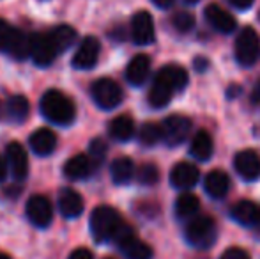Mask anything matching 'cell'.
<instances>
[{"instance_id": "3", "label": "cell", "mask_w": 260, "mask_h": 259, "mask_svg": "<svg viewBox=\"0 0 260 259\" xmlns=\"http://www.w3.org/2000/svg\"><path fill=\"white\" fill-rule=\"evenodd\" d=\"M126 224L119 211L110 206H98L90 213V233L92 238L100 243L113 242L115 235L120 231V227Z\"/></svg>"}, {"instance_id": "44", "label": "cell", "mask_w": 260, "mask_h": 259, "mask_svg": "<svg viewBox=\"0 0 260 259\" xmlns=\"http://www.w3.org/2000/svg\"><path fill=\"white\" fill-rule=\"evenodd\" d=\"M186 2H189V4H197L199 0H186Z\"/></svg>"}, {"instance_id": "24", "label": "cell", "mask_w": 260, "mask_h": 259, "mask_svg": "<svg viewBox=\"0 0 260 259\" xmlns=\"http://www.w3.org/2000/svg\"><path fill=\"white\" fill-rule=\"evenodd\" d=\"M108 133L113 140H119V142H127L129 138H133L135 135V121L131 116L122 114V116H117L115 119H112L108 126Z\"/></svg>"}, {"instance_id": "11", "label": "cell", "mask_w": 260, "mask_h": 259, "mask_svg": "<svg viewBox=\"0 0 260 259\" xmlns=\"http://www.w3.org/2000/svg\"><path fill=\"white\" fill-rule=\"evenodd\" d=\"M27 217L36 227H48L53 218V208L48 197L32 195L27 200Z\"/></svg>"}, {"instance_id": "31", "label": "cell", "mask_w": 260, "mask_h": 259, "mask_svg": "<svg viewBox=\"0 0 260 259\" xmlns=\"http://www.w3.org/2000/svg\"><path fill=\"white\" fill-rule=\"evenodd\" d=\"M172 25L179 32H189L195 27V16L188 11H179L172 16Z\"/></svg>"}, {"instance_id": "4", "label": "cell", "mask_w": 260, "mask_h": 259, "mask_svg": "<svg viewBox=\"0 0 260 259\" xmlns=\"http://www.w3.org/2000/svg\"><path fill=\"white\" fill-rule=\"evenodd\" d=\"M186 240L195 249H209L216 242V225L211 217H193L186 225Z\"/></svg>"}, {"instance_id": "30", "label": "cell", "mask_w": 260, "mask_h": 259, "mask_svg": "<svg viewBox=\"0 0 260 259\" xmlns=\"http://www.w3.org/2000/svg\"><path fill=\"white\" fill-rule=\"evenodd\" d=\"M138 140L142 146H156L159 140H163V128L157 123H145L144 126L138 131Z\"/></svg>"}, {"instance_id": "20", "label": "cell", "mask_w": 260, "mask_h": 259, "mask_svg": "<svg viewBox=\"0 0 260 259\" xmlns=\"http://www.w3.org/2000/svg\"><path fill=\"white\" fill-rule=\"evenodd\" d=\"M58 210L66 218H76L83 211V199L73 188H64L58 194Z\"/></svg>"}, {"instance_id": "15", "label": "cell", "mask_w": 260, "mask_h": 259, "mask_svg": "<svg viewBox=\"0 0 260 259\" xmlns=\"http://www.w3.org/2000/svg\"><path fill=\"white\" fill-rule=\"evenodd\" d=\"M200 180V170L197 165L189 162H181L172 169L170 172V183L179 190H189L193 188Z\"/></svg>"}, {"instance_id": "1", "label": "cell", "mask_w": 260, "mask_h": 259, "mask_svg": "<svg viewBox=\"0 0 260 259\" xmlns=\"http://www.w3.org/2000/svg\"><path fill=\"white\" fill-rule=\"evenodd\" d=\"M188 85V73L182 66L168 64L157 71L154 76V82L149 91V103L154 108H163L168 105L175 93L182 91Z\"/></svg>"}, {"instance_id": "21", "label": "cell", "mask_w": 260, "mask_h": 259, "mask_svg": "<svg viewBox=\"0 0 260 259\" xmlns=\"http://www.w3.org/2000/svg\"><path fill=\"white\" fill-rule=\"evenodd\" d=\"M204 188H206V192L211 197L221 199V197H225L226 192H229L230 180L225 170H221V169L211 170V172H207V176L204 178Z\"/></svg>"}, {"instance_id": "9", "label": "cell", "mask_w": 260, "mask_h": 259, "mask_svg": "<svg viewBox=\"0 0 260 259\" xmlns=\"http://www.w3.org/2000/svg\"><path fill=\"white\" fill-rule=\"evenodd\" d=\"M58 55V50L55 48L52 36L50 34H32L30 36V57L38 66H50Z\"/></svg>"}, {"instance_id": "38", "label": "cell", "mask_w": 260, "mask_h": 259, "mask_svg": "<svg viewBox=\"0 0 260 259\" xmlns=\"http://www.w3.org/2000/svg\"><path fill=\"white\" fill-rule=\"evenodd\" d=\"M175 0H152V4H154L156 7H159V9H168V7L174 6Z\"/></svg>"}, {"instance_id": "23", "label": "cell", "mask_w": 260, "mask_h": 259, "mask_svg": "<svg viewBox=\"0 0 260 259\" xmlns=\"http://www.w3.org/2000/svg\"><path fill=\"white\" fill-rule=\"evenodd\" d=\"M92 172V160L87 155H75L66 162L64 174L69 180H85Z\"/></svg>"}, {"instance_id": "37", "label": "cell", "mask_w": 260, "mask_h": 259, "mask_svg": "<svg viewBox=\"0 0 260 259\" xmlns=\"http://www.w3.org/2000/svg\"><path fill=\"white\" fill-rule=\"evenodd\" d=\"M229 2H230V6H234L236 9H250L255 0H229Z\"/></svg>"}, {"instance_id": "25", "label": "cell", "mask_w": 260, "mask_h": 259, "mask_svg": "<svg viewBox=\"0 0 260 259\" xmlns=\"http://www.w3.org/2000/svg\"><path fill=\"white\" fill-rule=\"evenodd\" d=\"M212 151H214V142H212L211 135L206 130L197 131L191 140V146H189V153H191L193 158L200 160V162H206V160L212 156Z\"/></svg>"}, {"instance_id": "29", "label": "cell", "mask_w": 260, "mask_h": 259, "mask_svg": "<svg viewBox=\"0 0 260 259\" xmlns=\"http://www.w3.org/2000/svg\"><path fill=\"white\" fill-rule=\"evenodd\" d=\"M199 210H200L199 197L189 194V192L179 195L177 200H175V215L179 218H193L199 213Z\"/></svg>"}, {"instance_id": "36", "label": "cell", "mask_w": 260, "mask_h": 259, "mask_svg": "<svg viewBox=\"0 0 260 259\" xmlns=\"http://www.w3.org/2000/svg\"><path fill=\"white\" fill-rule=\"evenodd\" d=\"M69 259H94V256L89 249L80 247V249H75L71 254H69Z\"/></svg>"}, {"instance_id": "19", "label": "cell", "mask_w": 260, "mask_h": 259, "mask_svg": "<svg viewBox=\"0 0 260 259\" xmlns=\"http://www.w3.org/2000/svg\"><path fill=\"white\" fill-rule=\"evenodd\" d=\"M28 144H30L32 151L39 156H48L52 155L57 148V135L53 133L50 128H39L28 138Z\"/></svg>"}, {"instance_id": "45", "label": "cell", "mask_w": 260, "mask_h": 259, "mask_svg": "<svg viewBox=\"0 0 260 259\" xmlns=\"http://www.w3.org/2000/svg\"><path fill=\"white\" fill-rule=\"evenodd\" d=\"M108 259H112V257H108Z\"/></svg>"}, {"instance_id": "32", "label": "cell", "mask_w": 260, "mask_h": 259, "mask_svg": "<svg viewBox=\"0 0 260 259\" xmlns=\"http://www.w3.org/2000/svg\"><path fill=\"white\" fill-rule=\"evenodd\" d=\"M137 180L142 185H154L159 180V170L154 163H144V165L138 167L137 170Z\"/></svg>"}, {"instance_id": "8", "label": "cell", "mask_w": 260, "mask_h": 259, "mask_svg": "<svg viewBox=\"0 0 260 259\" xmlns=\"http://www.w3.org/2000/svg\"><path fill=\"white\" fill-rule=\"evenodd\" d=\"M161 128H163V142L170 148H175L188 138L189 130H191V121L182 114H174L165 119Z\"/></svg>"}, {"instance_id": "2", "label": "cell", "mask_w": 260, "mask_h": 259, "mask_svg": "<svg viewBox=\"0 0 260 259\" xmlns=\"http://www.w3.org/2000/svg\"><path fill=\"white\" fill-rule=\"evenodd\" d=\"M39 108H41V114L45 116V119L60 126L71 125L76 118V108L73 101L60 91L55 89H50L43 94Z\"/></svg>"}, {"instance_id": "22", "label": "cell", "mask_w": 260, "mask_h": 259, "mask_svg": "<svg viewBox=\"0 0 260 259\" xmlns=\"http://www.w3.org/2000/svg\"><path fill=\"white\" fill-rule=\"evenodd\" d=\"M110 174H112V180L115 185H127L131 183L133 178H137V169H135V163L131 158L119 156L110 165Z\"/></svg>"}, {"instance_id": "33", "label": "cell", "mask_w": 260, "mask_h": 259, "mask_svg": "<svg viewBox=\"0 0 260 259\" xmlns=\"http://www.w3.org/2000/svg\"><path fill=\"white\" fill-rule=\"evenodd\" d=\"M90 160H92V163H101L106 155V144L103 138H94L92 142H90Z\"/></svg>"}, {"instance_id": "16", "label": "cell", "mask_w": 260, "mask_h": 259, "mask_svg": "<svg viewBox=\"0 0 260 259\" xmlns=\"http://www.w3.org/2000/svg\"><path fill=\"white\" fill-rule=\"evenodd\" d=\"M234 167H236L237 174L246 181H253L260 176V158L253 149H244V151L237 153Z\"/></svg>"}, {"instance_id": "17", "label": "cell", "mask_w": 260, "mask_h": 259, "mask_svg": "<svg viewBox=\"0 0 260 259\" xmlns=\"http://www.w3.org/2000/svg\"><path fill=\"white\" fill-rule=\"evenodd\" d=\"M230 217L241 225L255 227L260 225V206L253 200H239L230 208Z\"/></svg>"}, {"instance_id": "10", "label": "cell", "mask_w": 260, "mask_h": 259, "mask_svg": "<svg viewBox=\"0 0 260 259\" xmlns=\"http://www.w3.org/2000/svg\"><path fill=\"white\" fill-rule=\"evenodd\" d=\"M154 20L147 11H138L131 18V38L137 45L145 46L154 41Z\"/></svg>"}, {"instance_id": "42", "label": "cell", "mask_w": 260, "mask_h": 259, "mask_svg": "<svg viewBox=\"0 0 260 259\" xmlns=\"http://www.w3.org/2000/svg\"><path fill=\"white\" fill-rule=\"evenodd\" d=\"M4 114H6V105H2V101H0V119L4 118Z\"/></svg>"}, {"instance_id": "18", "label": "cell", "mask_w": 260, "mask_h": 259, "mask_svg": "<svg viewBox=\"0 0 260 259\" xmlns=\"http://www.w3.org/2000/svg\"><path fill=\"white\" fill-rule=\"evenodd\" d=\"M149 73H151V59L145 53H138L133 59L129 61L126 68V78L131 85H142L145 83V80L149 78Z\"/></svg>"}, {"instance_id": "7", "label": "cell", "mask_w": 260, "mask_h": 259, "mask_svg": "<svg viewBox=\"0 0 260 259\" xmlns=\"http://www.w3.org/2000/svg\"><path fill=\"white\" fill-rule=\"evenodd\" d=\"M260 55V38L255 28L244 27L236 39V59L243 66H253Z\"/></svg>"}, {"instance_id": "43", "label": "cell", "mask_w": 260, "mask_h": 259, "mask_svg": "<svg viewBox=\"0 0 260 259\" xmlns=\"http://www.w3.org/2000/svg\"><path fill=\"white\" fill-rule=\"evenodd\" d=\"M0 259H11V257L7 256V254H2V252H0Z\"/></svg>"}, {"instance_id": "28", "label": "cell", "mask_w": 260, "mask_h": 259, "mask_svg": "<svg viewBox=\"0 0 260 259\" xmlns=\"http://www.w3.org/2000/svg\"><path fill=\"white\" fill-rule=\"evenodd\" d=\"M50 36H52V41H53L55 48L58 50V53L71 48L73 43L76 41V31L71 25H58V27H55L53 31L50 32Z\"/></svg>"}, {"instance_id": "5", "label": "cell", "mask_w": 260, "mask_h": 259, "mask_svg": "<svg viewBox=\"0 0 260 259\" xmlns=\"http://www.w3.org/2000/svg\"><path fill=\"white\" fill-rule=\"evenodd\" d=\"M113 243L119 247V250L124 254L126 259H151L152 257V249L145 242H142L140 238H137L133 233V229L127 224H124L120 227V231L115 235Z\"/></svg>"}, {"instance_id": "13", "label": "cell", "mask_w": 260, "mask_h": 259, "mask_svg": "<svg viewBox=\"0 0 260 259\" xmlns=\"http://www.w3.org/2000/svg\"><path fill=\"white\" fill-rule=\"evenodd\" d=\"M204 14H206L207 23L211 25L214 31L221 32V34H230V32L236 31V27H237L236 18L226 9H223L221 6H218V4H209L206 7V11H204Z\"/></svg>"}, {"instance_id": "26", "label": "cell", "mask_w": 260, "mask_h": 259, "mask_svg": "<svg viewBox=\"0 0 260 259\" xmlns=\"http://www.w3.org/2000/svg\"><path fill=\"white\" fill-rule=\"evenodd\" d=\"M6 52L16 61H23L27 57H30V36L21 32L20 28H14Z\"/></svg>"}, {"instance_id": "39", "label": "cell", "mask_w": 260, "mask_h": 259, "mask_svg": "<svg viewBox=\"0 0 260 259\" xmlns=\"http://www.w3.org/2000/svg\"><path fill=\"white\" fill-rule=\"evenodd\" d=\"M251 101H253V103H260V80L253 85V91H251Z\"/></svg>"}, {"instance_id": "27", "label": "cell", "mask_w": 260, "mask_h": 259, "mask_svg": "<svg viewBox=\"0 0 260 259\" xmlns=\"http://www.w3.org/2000/svg\"><path fill=\"white\" fill-rule=\"evenodd\" d=\"M28 112H30V105L25 96H11L6 103V114L9 116L11 121L14 123H23L28 118Z\"/></svg>"}, {"instance_id": "34", "label": "cell", "mask_w": 260, "mask_h": 259, "mask_svg": "<svg viewBox=\"0 0 260 259\" xmlns=\"http://www.w3.org/2000/svg\"><path fill=\"white\" fill-rule=\"evenodd\" d=\"M13 31H14V27H11L6 20L0 18V52H6L7 50V45H9V41H11Z\"/></svg>"}, {"instance_id": "40", "label": "cell", "mask_w": 260, "mask_h": 259, "mask_svg": "<svg viewBox=\"0 0 260 259\" xmlns=\"http://www.w3.org/2000/svg\"><path fill=\"white\" fill-rule=\"evenodd\" d=\"M7 160H4L2 156H0V181H4L6 180V176H7Z\"/></svg>"}, {"instance_id": "41", "label": "cell", "mask_w": 260, "mask_h": 259, "mask_svg": "<svg viewBox=\"0 0 260 259\" xmlns=\"http://www.w3.org/2000/svg\"><path fill=\"white\" fill-rule=\"evenodd\" d=\"M195 68H197V71H202V69H206L207 68V61L206 59H197L195 61Z\"/></svg>"}, {"instance_id": "35", "label": "cell", "mask_w": 260, "mask_h": 259, "mask_svg": "<svg viewBox=\"0 0 260 259\" xmlns=\"http://www.w3.org/2000/svg\"><path fill=\"white\" fill-rule=\"evenodd\" d=\"M219 259H251V257L244 249H239V247H230V249H226L225 252L221 254V257Z\"/></svg>"}, {"instance_id": "14", "label": "cell", "mask_w": 260, "mask_h": 259, "mask_svg": "<svg viewBox=\"0 0 260 259\" xmlns=\"http://www.w3.org/2000/svg\"><path fill=\"white\" fill-rule=\"evenodd\" d=\"M6 160L7 165H9L13 176L18 181L25 180L28 174V158H27V151L20 142H11L6 148Z\"/></svg>"}, {"instance_id": "12", "label": "cell", "mask_w": 260, "mask_h": 259, "mask_svg": "<svg viewBox=\"0 0 260 259\" xmlns=\"http://www.w3.org/2000/svg\"><path fill=\"white\" fill-rule=\"evenodd\" d=\"M100 50L101 45L98 41V38L94 36H87V38L82 39L78 50L73 55V66L76 69H90L98 64V59H100Z\"/></svg>"}, {"instance_id": "6", "label": "cell", "mask_w": 260, "mask_h": 259, "mask_svg": "<svg viewBox=\"0 0 260 259\" xmlns=\"http://www.w3.org/2000/svg\"><path fill=\"white\" fill-rule=\"evenodd\" d=\"M90 94H92L94 103L103 110H112V108L119 107L122 101V89L112 78L96 80L90 87Z\"/></svg>"}]
</instances>
